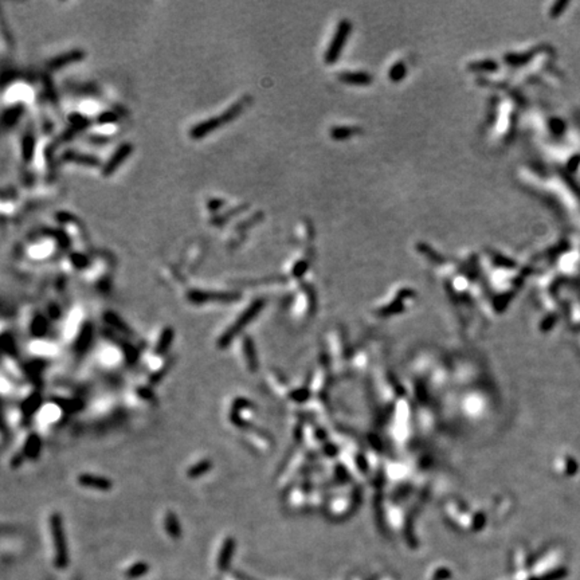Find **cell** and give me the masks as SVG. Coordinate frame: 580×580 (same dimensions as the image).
<instances>
[{
	"instance_id": "obj_1",
	"label": "cell",
	"mask_w": 580,
	"mask_h": 580,
	"mask_svg": "<svg viewBox=\"0 0 580 580\" xmlns=\"http://www.w3.org/2000/svg\"><path fill=\"white\" fill-rule=\"evenodd\" d=\"M261 307H262L261 300L255 301V302H253L249 307H246V309L238 316V319L235 320L234 323L231 324L230 327L224 331V333L220 336L219 340H218V346H219V348H226V346L230 345V342L233 341L238 334H241V332L249 325V323L255 317V316H257V313H259Z\"/></svg>"
},
{
	"instance_id": "obj_2",
	"label": "cell",
	"mask_w": 580,
	"mask_h": 580,
	"mask_svg": "<svg viewBox=\"0 0 580 580\" xmlns=\"http://www.w3.org/2000/svg\"><path fill=\"white\" fill-rule=\"evenodd\" d=\"M241 109H242V104L231 106L228 110L224 111L223 114L215 117L214 120H208L206 123H202L199 124V125H196L195 129H192V133H191V135H192L194 137H202V136H206L207 133L214 131L216 127H219L220 124H224L227 123V121H230V120L234 119L235 115L241 111Z\"/></svg>"
},
{
	"instance_id": "obj_3",
	"label": "cell",
	"mask_w": 580,
	"mask_h": 580,
	"mask_svg": "<svg viewBox=\"0 0 580 580\" xmlns=\"http://www.w3.org/2000/svg\"><path fill=\"white\" fill-rule=\"evenodd\" d=\"M50 529L53 534V540L57 547V555L59 560L66 559V544L63 538V530H62V521L58 513H53L50 517Z\"/></svg>"
},
{
	"instance_id": "obj_4",
	"label": "cell",
	"mask_w": 580,
	"mask_h": 580,
	"mask_svg": "<svg viewBox=\"0 0 580 580\" xmlns=\"http://www.w3.org/2000/svg\"><path fill=\"white\" fill-rule=\"evenodd\" d=\"M188 298L192 302H231L238 298L237 293H212V292H191Z\"/></svg>"
},
{
	"instance_id": "obj_5",
	"label": "cell",
	"mask_w": 580,
	"mask_h": 580,
	"mask_svg": "<svg viewBox=\"0 0 580 580\" xmlns=\"http://www.w3.org/2000/svg\"><path fill=\"white\" fill-rule=\"evenodd\" d=\"M78 484L84 486V488L93 489V490H100V492H106L111 489V481L109 478L101 476H94V474H89L85 473L78 477Z\"/></svg>"
},
{
	"instance_id": "obj_6",
	"label": "cell",
	"mask_w": 580,
	"mask_h": 580,
	"mask_svg": "<svg viewBox=\"0 0 580 580\" xmlns=\"http://www.w3.org/2000/svg\"><path fill=\"white\" fill-rule=\"evenodd\" d=\"M348 31H350V26H348V23H346V22H344V23L341 24V27L337 30L336 39H334V41H332L331 46H329V49H328L327 61H334V59H337L338 53H340V49L342 47V43L345 42V38H346V35H348Z\"/></svg>"
},
{
	"instance_id": "obj_7",
	"label": "cell",
	"mask_w": 580,
	"mask_h": 580,
	"mask_svg": "<svg viewBox=\"0 0 580 580\" xmlns=\"http://www.w3.org/2000/svg\"><path fill=\"white\" fill-rule=\"evenodd\" d=\"M242 358L250 371H255L257 369V359H255L253 341L247 336L242 338Z\"/></svg>"
},
{
	"instance_id": "obj_8",
	"label": "cell",
	"mask_w": 580,
	"mask_h": 580,
	"mask_svg": "<svg viewBox=\"0 0 580 580\" xmlns=\"http://www.w3.org/2000/svg\"><path fill=\"white\" fill-rule=\"evenodd\" d=\"M129 153H131V145H123L120 149H117V152L111 156V159L108 162L106 167H105L104 169L105 175H110V173L113 172L121 163H123L124 159L127 158Z\"/></svg>"
},
{
	"instance_id": "obj_9",
	"label": "cell",
	"mask_w": 580,
	"mask_h": 580,
	"mask_svg": "<svg viewBox=\"0 0 580 580\" xmlns=\"http://www.w3.org/2000/svg\"><path fill=\"white\" fill-rule=\"evenodd\" d=\"M41 447H42L41 438H39L38 435L31 434L30 437L26 439V443H24L23 447V454H26V455L30 458H36L39 455Z\"/></svg>"
},
{
	"instance_id": "obj_10",
	"label": "cell",
	"mask_w": 580,
	"mask_h": 580,
	"mask_svg": "<svg viewBox=\"0 0 580 580\" xmlns=\"http://www.w3.org/2000/svg\"><path fill=\"white\" fill-rule=\"evenodd\" d=\"M41 416H42V422L55 423L62 416V410L59 406L47 404V406L42 407V410H41Z\"/></svg>"
},
{
	"instance_id": "obj_11",
	"label": "cell",
	"mask_w": 580,
	"mask_h": 580,
	"mask_svg": "<svg viewBox=\"0 0 580 580\" xmlns=\"http://www.w3.org/2000/svg\"><path fill=\"white\" fill-rule=\"evenodd\" d=\"M212 468V463L210 459H202V461L196 462L195 465L189 466L187 470V477L188 478H199L200 476H203L208 470Z\"/></svg>"
},
{
	"instance_id": "obj_12",
	"label": "cell",
	"mask_w": 580,
	"mask_h": 580,
	"mask_svg": "<svg viewBox=\"0 0 580 580\" xmlns=\"http://www.w3.org/2000/svg\"><path fill=\"white\" fill-rule=\"evenodd\" d=\"M173 340V331L172 329H164V331L162 332V334H160V337H159L158 340V344H156V348H154V352H156V355L158 356H162L164 352H166L167 350H168L169 344H171V341Z\"/></svg>"
},
{
	"instance_id": "obj_13",
	"label": "cell",
	"mask_w": 580,
	"mask_h": 580,
	"mask_svg": "<svg viewBox=\"0 0 580 580\" xmlns=\"http://www.w3.org/2000/svg\"><path fill=\"white\" fill-rule=\"evenodd\" d=\"M164 524H166V529L172 537H177L180 534V528H179V521H177L176 515L173 512H168L164 519Z\"/></svg>"
}]
</instances>
